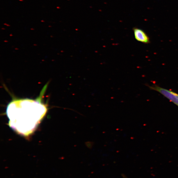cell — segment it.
I'll use <instances>...</instances> for the list:
<instances>
[{"mask_svg": "<svg viewBox=\"0 0 178 178\" xmlns=\"http://www.w3.org/2000/svg\"><path fill=\"white\" fill-rule=\"evenodd\" d=\"M45 106L39 101L29 99L12 101L7 109L10 127L21 134L29 135L44 117L47 111Z\"/></svg>", "mask_w": 178, "mask_h": 178, "instance_id": "cell-1", "label": "cell"}, {"mask_svg": "<svg viewBox=\"0 0 178 178\" xmlns=\"http://www.w3.org/2000/svg\"><path fill=\"white\" fill-rule=\"evenodd\" d=\"M151 90L158 92L178 107V94L158 85L149 86Z\"/></svg>", "mask_w": 178, "mask_h": 178, "instance_id": "cell-2", "label": "cell"}, {"mask_svg": "<svg viewBox=\"0 0 178 178\" xmlns=\"http://www.w3.org/2000/svg\"><path fill=\"white\" fill-rule=\"evenodd\" d=\"M133 29L136 40L146 44L150 43L149 36L143 30L137 28H134Z\"/></svg>", "mask_w": 178, "mask_h": 178, "instance_id": "cell-3", "label": "cell"}]
</instances>
